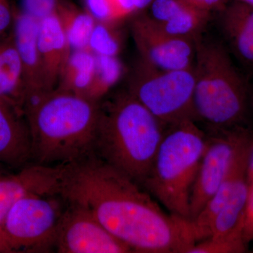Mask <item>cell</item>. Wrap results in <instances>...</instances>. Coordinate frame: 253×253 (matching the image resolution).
I'll list each match as a JSON object with an SVG mask.
<instances>
[{
    "instance_id": "1",
    "label": "cell",
    "mask_w": 253,
    "mask_h": 253,
    "mask_svg": "<svg viewBox=\"0 0 253 253\" xmlns=\"http://www.w3.org/2000/svg\"><path fill=\"white\" fill-rule=\"evenodd\" d=\"M59 195L133 253H188L196 244L191 221L165 212L140 184L96 156L65 165Z\"/></svg>"
},
{
    "instance_id": "2",
    "label": "cell",
    "mask_w": 253,
    "mask_h": 253,
    "mask_svg": "<svg viewBox=\"0 0 253 253\" xmlns=\"http://www.w3.org/2000/svg\"><path fill=\"white\" fill-rule=\"evenodd\" d=\"M99 106L100 101L58 89L28 100L23 113L33 162L59 166L96 156Z\"/></svg>"
},
{
    "instance_id": "3",
    "label": "cell",
    "mask_w": 253,
    "mask_h": 253,
    "mask_svg": "<svg viewBox=\"0 0 253 253\" xmlns=\"http://www.w3.org/2000/svg\"><path fill=\"white\" fill-rule=\"evenodd\" d=\"M166 127L127 90L100 101L95 155L143 185Z\"/></svg>"
},
{
    "instance_id": "4",
    "label": "cell",
    "mask_w": 253,
    "mask_h": 253,
    "mask_svg": "<svg viewBox=\"0 0 253 253\" xmlns=\"http://www.w3.org/2000/svg\"><path fill=\"white\" fill-rule=\"evenodd\" d=\"M194 71L196 122L204 123L208 131L246 126L249 89L225 48L201 37L196 41Z\"/></svg>"
},
{
    "instance_id": "5",
    "label": "cell",
    "mask_w": 253,
    "mask_h": 253,
    "mask_svg": "<svg viewBox=\"0 0 253 253\" xmlns=\"http://www.w3.org/2000/svg\"><path fill=\"white\" fill-rule=\"evenodd\" d=\"M208 138L192 119L168 127L142 185L168 212L189 221L191 191Z\"/></svg>"
},
{
    "instance_id": "6",
    "label": "cell",
    "mask_w": 253,
    "mask_h": 253,
    "mask_svg": "<svg viewBox=\"0 0 253 253\" xmlns=\"http://www.w3.org/2000/svg\"><path fill=\"white\" fill-rule=\"evenodd\" d=\"M66 205L60 195L29 194L18 199L0 224V253L55 251Z\"/></svg>"
},
{
    "instance_id": "7",
    "label": "cell",
    "mask_w": 253,
    "mask_h": 253,
    "mask_svg": "<svg viewBox=\"0 0 253 253\" xmlns=\"http://www.w3.org/2000/svg\"><path fill=\"white\" fill-rule=\"evenodd\" d=\"M194 85V66L162 70L139 58L129 76L126 90L169 127L185 120L195 121Z\"/></svg>"
},
{
    "instance_id": "8",
    "label": "cell",
    "mask_w": 253,
    "mask_h": 253,
    "mask_svg": "<svg viewBox=\"0 0 253 253\" xmlns=\"http://www.w3.org/2000/svg\"><path fill=\"white\" fill-rule=\"evenodd\" d=\"M208 143L191 191L190 221L204 208L222 184L243 150L253 141L247 126L209 131Z\"/></svg>"
},
{
    "instance_id": "9",
    "label": "cell",
    "mask_w": 253,
    "mask_h": 253,
    "mask_svg": "<svg viewBox=\"0 0 253 253\" xmlns=\"http://www.w3.org/2000/svg\"><path fill=\"white\" fill-rule=\"evenodd\" d=\"M55 251L60 253H133L87 210L68 202L58 226Z\"/></svg>"
},
{
    "instance_id": "10",
    "label": "cell",
    "mask_w": 253,
    "mask_h": 253,
    "mask_svg": "<svg viewBox=\"0 0 253 253\" xmlns=\"http://www.w3.org/2000/svg\"><path fill=\"white\" fill-rule=\"evenodd\" d=\"M131 33L139 58L162 70L192 68L196 42L168 34L149 15H139L131 23Z\"/></svg>"
},
{
    "instance_id": "11",
    "label": "cell",
    "mask_w": 253,
    "mask_h": 253,
    "mask_svg": "<svg viewBox=\"0 0 253 253\" xmlns=\"http://www.w3.org/2000/svg\"><path fill=\"white\" fill-rule=\"evenodd\" d=\"M64 169V165L31 163L13 172L0 165V224L13 205L26 195H59Z\"/></svg>"
},
{
    "instance_id": "12",
    "label": "cell",
    "mask_w": 253,
    "mask_h": 253,
    "mask_svg": "<svg viewBox=\"0 0 253 253\" xmlns=\"http://www.w3.org/2000/svg\"><path fill=\"white\" fill-rule=\"evenodd\" d=\"M40 21L14 6L11 27L15 44L22 63L23 76L28 100L49 92L46 89L42 66L38 46ZM25 103V104H26Z\"/></svg>"
},
{
    "instance_id": "13",
    "label": "cell",
    "mask_w": 253,
    "mask_h": 253,
    "mask_svg": "<svg viewBox=\"0 0 253 253\" xmlns=\"http://www.w3.org/2000/svg\"><path fill=\"white\" fill-rule=\"evenodd\" d=\"M31 162V134L24 113L0 99V165L18 170Z\"/></svg>"
},
{
    "instance_id": "14",
    "label": "cell",
    "mask_w": 253,
    "mask_h": 253,
    "mask_svg": "<svg viewBox=\"0 0 253 253\" xmlns=\"http://www.w3.org/2000/svg\"><path fill=\"white\" fill-rule=\"evenodd\" d=\"M38 46L46 90H54L72 51L57 14L40 21Z\"/></svg>"
},
{
    "instance_id": "15",
    "label": "cell",
    "mask_w": 253,
    "mask_h": 253,
    "mask_svg": "<svg viewBox=\"0 0 253 253\" xmlns=\"http://www.w3.org/2000/svg\"><path fill=\"white\" fill-rule=\"evenodd\" d=\"M221 27L236 58L253 71V7L236 0L223 10Z\"/></svg>"
},
{
    "instance_id": "16",
    "label": "cell",
    "mask_w": 253,
    "mask_h": 253,
    "mask_svg": "<svg viewBox=\"0 0 253 253\" xmlns=\"http://www.w3.org/2000/svg\"><path fill=\"white\" fill-rule=\"evenodd\" d=\"M26 96L22 63L11 31L0 38V99L23 113Z\"/></svg>"
},
{
    "instance_id": "17",
    "label": "cell",
    "mask_w": 253,
    "mask_h": 253,
    "mask_svg": "<svg viewBox=\"0 0 253 253\" xmlns=\"http://www.w3.org/2000/svg\"><path fill=\"white\" fill-rule=\"evenodd\" d=\"M96 65V54L90 49L72 50L56 89L86 96Z\"/></svg>"
},
{
    "instance_id": "18",
    "label": "cell",
    "mask_w": 253,
    "mask_h": 253,
    "mask_svg": "<svg viewBox=\"0 0 253 253\" xmlns=\"http://www.w3.org/2000/svg\"><path fill=\"white\" fill-rule=\"evenodd\" d=\"M56 14L62 25L72 50L89 49L91 33L96 21L89 11L64 0Z\"/></svg>"
},
{
    "instance_id": "19",
    "label": "cell",
    "mask_w": 253,
    "mask_h": 253,
    "mask_svg": "<svg viewBox=\"0 0 253 253\" xmlns=\"http://www.w3.org/2000/svg\"><path fill=\"white\" fill-rule=\"evenodd\" d=\"M210 14L208 11L186 5L167 22L157 24L171 36L196 42L201 38L209 21Z\"/></svg>"
},
{
    "instance_id": "20",
    "label": "cell",
    "mask_w": 253,
    "mask_h": 253,
    "mask_svg": "<svg viewBox=\"0 0 253 253\" xmlns=\"http://www.w3.org/2000/svg\"><path fill=\"white\" fill-rule=\"evenodd\" d=\"M123 66L118 57L96 54L94 78L86 97L101 101L117 84L123 75Z\"/></svg>"
},
{
    "instance_id": "21",
    "label": "cell",
    "mask_w": 253,
    "mask_h": 253,
    "mask_svg": "<svg viewBox=\"0 0 253 253\" xmlns=\"http://www.w3.org/2000/svg\"><path fill=\"white\" fill-rule=\"evenodd\" d=\"M117 24L96 21L89 41V49L96 54L118 57L122 49L123 39Z\"/></svg>"
},
{
    "instance_id": "22",
    "label": "cell",
    "mask_w": 253,
    "mask_h": 253,
    "mask_svg": "<svg viewBox=\"0 0 253 253\" xmlns=\"http://www.w3.org/2000/svg\"><path fill=\"white\" fill-rule=\"evenodd\" d=\"M247 251L248 246L242 236H230L199 241L188 253H242Z\"/></svg>"
},
{
    "instance_id": "23",
    "label": "cell",
    "mask_w": 253,
    "mask_h": 253,
    "mask_svg": "<svg viewBox=\"0 0 253 253\" xmlns=\"http://www.w3.org/2000/svg\"><path fill=\"white\" fill-rule=\"evenodd\" d=\"M181 0H154L149 5V17L158 24L167 22L186 6Z\"/></svg>"
},
{
    "instance_id": "24",
    "label": "cell",
    "mask_w": 253,
    "mask_h": 253,
    "mask_svg": "<svg viewBox=\"0 0 253 253\" xmlns=\"http://www.w3.org/2000/svg\"><path fill=\"white\" fill-rule=\"evenodd\" d=\"M64 0H21L22 10L38 21L56 14Z\"/></svg>"
},
{
    "instance_id": "25",
    "label": "cell",
    "mask_w": 253,
    "mask_h": 253,
    "mask_svg": "<svg viewBox=\"0 0 253 253\" xmlns=\"http://www.w3.org/2000/svg\"><path fill=\"white\" fill-rule=\"evenodd\" d=\"M85 1L86 11L92 15L96 21L118 23L115 20L109 0H85Z\"/></svg>"
},
{
    "instance_id": "26",
    "label": "cell",
    "mask_w": 253,
    "mask_h": 253,
    "mask_svg": "<svg viewBox=\"0 0 253 253\" xmlns=\"http://www.w3.org/2000/svg\"><path fill=\"white\" fill-rule=\"evenodd\" d=\"M14 22V6L11 0H0V38L7 33Z\"/></svg>"
},
{
    "instance_id": "27",
    "label": "cell",
    "mask_w": 253,
    "mask_h": 253,
    "mask_svg": "<svg viewBox=\"0 0 253 253\" xmlns=\"http://www.w3.org/2000/svg\"><path fill=\"white\" fill-rule=\"evenodd\" d=\"M244 239L249 246L253 242V193L249 195L244 222Z\"/></svg>"
},
{
    "instance_id": "28",
    "label": "cell",
    "mask_w": 253,
    "mask_h": 253,
    "mask_svg": "<svg viewBox=\"0 0 253 253\" xmlns=\"http://www.w3.org/2000/svg\"><path fill=\"white\" fill-rule=\"evenodd\" d=\"M225 0H196L194 7L211 13L214 9L221 8Z\"/></svg>"
},
{
    "instance_id": "29",
    "label": "cell",
    "mask_w": 253,
    "mask_h": 253,
    "mask_svg": "<svg viewBox=\"0 0 253 253\" xmlns=\"http://www.w3.org/2000/svg\"><path fill=\"white\" fill-rule=\"evenodd\" d=\"M247 182L249 186V195L253 193V141L250 150L247 164Z\"/></svg>"
},
{
    "instance_id": "30",
    "label": "cell",
    "mask_w": 253,
    "mask_h": 253,
    "mask_svg": "<svg viewBox=\"0 0 253 253\" xmlns=\"http://www.w3.org/2000/svg\"><path fill=\"white\" fill-rule=\"evenodd\" d=\"M154 0H132L134 6H135L136 12L145 9V8L149 7V5Z\"/></svg>"
},
{
    "instance_id": "31",
    "label": "cell",
    "mask_w": 253,
    "mask_h": 253,
    "mask_svg": "<svg viewBox=\"0 0 253 253\" xmlns=\"http://www.w3.org/2000/svg\"><path fill=\"white\" fill-rule=\"evenodd\" d=\"M181 1H183L184 4H187L188 6H191V7H194L195 1H196V0H181Z\"/></svg>"
},
{
    "instance_id": "32",
    "label": "cell",
    "mask_w": 253,
    "mask_h": 253,
    "mask_svg": "<svg viewBox=\"0 0 253 253\" xmlns=\"http://www.w3.org/2000/svg\"><path fill=\"white\" fill-rule=\"evenodd\" d=\"M238 1H241V2L244 3V4L249 5V6L253 7V0H238Z\"/></svg>"
},
{
    "instance_id": "33",
    "label": "cell",
    "mask_w": 253,
    "mask_h": 253,
    "mask_svg": "<svg viewBox=\"0 0 253 253\" xmlns=\"http://www.w3.org/2000/svg\"><path fill=\"white\" fill-rule=\"evenodd\" d=\"M252 106H253V101H252Z\"/></svg>"
}]
</instances>
